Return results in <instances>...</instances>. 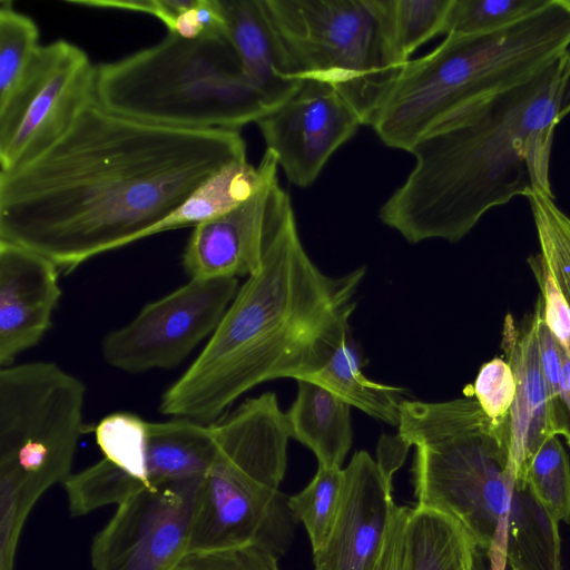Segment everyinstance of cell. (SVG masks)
Returning a JSON list of instances; mask_svg holds the SVG:
<instances>
[{
    "mask_svg": "<svg viewBox=\"0 0 570 570\" xmlns=\"http://www.w3.org/2000/svg\"><path fill=\"white\" fill-rule=\"evenodd\" d=\"M567 2H568V3H569V6H570V0H567Z\"/></svg>",
    "mask_w": 570,
    "mask_h": 570,
    "instance_id": "obj_39",
    "label": "cell"
},
{
    "mask_svg": "<svg viewBox=\"0 0 570 570\" xmlns=\"http://www.w3.org/2000/svg\"><path fill=\"white\" fill-rule=\"evenodd\" d=\"M266 149L277 157L286 178L308 188L331 156L351 139L362 122L331 86L305 80L285 104L257 122Z\"/></svg>",
    "mask_w": 570,
    "mask_h": 570,
    "instance_id": "obj_13",
    "label": "cell"
},
{
    "mask_svg": "<svg viewBox=\"0 0 570 570\" xmlns=\"http://www.w3.org/2000/svg\"><path fill=\"white\" fill-rule=\"evenodd\" d=\"M39 29L10 1L0 3V105L14 91L37 55Z\"/></svg>",
    "mask_w": 570,
    "mask_h": 570,
    "instance_id": "obj_25",
    "label": "cell"
},
{
    "mask_svg": "<svg viewBox=\"0 0 570 570\" xmlns=\"http://www.w3.org/2000/svg\"><path fill=\"white\" fill-rule=\"evenodd\" d=\"M501 348L515 380L509 414L510 458L518 473L524 476L528 462L547 439L559 434L570 439L569 414L549 392L533 315L520 323L510 314L505 316Z\"/></svg>",
    "mask_w": 570,
    "mask_h": 570,
    "instance_id": "obj_15",
    "label": "cell"
},
{
    "mask_svg": "<svg viewBox=\"0 0 570 570\" xmlns=\"http://www.w3.org/2000/svg\"><path fill=\"white\" fill-rule=\"evenodd\" d=\"M471 391L470 394L491 420L498 423L509 420L515 395V380L505 360L494 357L484 363Z\"/></svg>",
    "mask_w": 570,
    "mask_h": 570,
    "instance_id": "obj_29",
    "label": "cell"
},
{
    "mask_svg": "<svg viewBox=\"0 0 570 570\" xmlns=\"http://www.w3.org/2000/svg\"><path fill=\"white\" fill-rule=\"evenodd\" d=\"M59 268L49 258L0 240V366L13 364L51 327L61 297Z\"/></svg>",
    "mask_w": 570,
    "mask_h": 570,
    "instance_id": "obj_16",
    "label": "cell"
},
{
    "mask_svg": "<svg viewBox=\"0 0 570 570\" xmlns=\"http://www.w3.org/2000/svg\"><path fill=\"white\" fill-rule=\"evenodd\" d=\"M365 273L361 266L330 276L314 264L291 197L277 184L261 269L238 288L195 361L164 391L159 411L212 424L253 387L321 370L351 335Z\"/></svg>",
    "mask_w": 570,
    "mask_h": 570,
    "instance_id": "obj_2",
    "label": "cell"
},
{
    "mask_svg": "<svg viewBox=\"0 0 570 570\" xmlns=\"http://www.w3.org/2000/svg\"><path fill=\"white\" fill-rule=\"evenodd\" d=\"M95 101L136 120L189 129H240L271 111L242 75L227 37L167 33L154 46L96 66Z\"/></svg>",
    "mask_w": 570,
    "mask_h": 570,
    "instance_id": "obj_7",
    "label": "cell"
},
{
    "mask_svg": "<svg viewBox=\"0 0 570 570\" xmlns=\"http://www.w3.org/2000/svg\"><path fill=\"white\" fill-rule=\"evenodd\" d=\"M276 155L266 149L258 166L247 159L229 163L203 183L188 198L147 234L196 227L235 209L277 179Z\"/></svg>",
    "mask_w": 570,
    "mask_h": 570,
    "instance_id": "obj_19",
    "label": "cell"
},
{
    "mask_svg": "<svg viewBox=\"0 0 570 570\" xmlns=\"http://www.w3.org/2000/svg\"><path fill=\"white\" fill-rule=\"evenodd\" d=\"M278 557L257 546L188 552L174 570H279Z\"/></svg>",
    "mask_w": 570,
    "mask_h": 570,
    "instance_id": "obj_30",
    "label": "cell"
},
{
    "mask_svg": "<svg viewBox=\"0 0 570 570\" xmlns=\"http://www.w3.org/2000/svg\"><path fill=\"white\" fill-rule=\"evenodd\" d=\"M401 434L416 449V507L459 521L511 570H561L559 523L511 461L509 421L494 422L465 394L420 403Z\"/></svg>",
    "mask_w": 570,
    "mask_h": 570,
    "instance_id": "obj_4",
    "label": "cell"
},
{
    "mask_svg": "<svg viewBox=\"0 0 570 570\" xmlns=\"http://www.w3.org/2000/svg\"><path fill=\"white\" fill-rule=\"evenodd\" d=\"M560 389L561 400L570 416V352H563V366Z\"/></svg>",
    "mask_w": 570,
    "mask_h": 570,
    "instance_id": "obj_36",
    "label": "cell"
},
{
    "mask_svg": "<svg viewBox=\"0 0 570 570\" xmlns=\"http://www.w3.org/2000/svg\"><path fill=\"white\" fill-rule=\"evenodd\" d=\"M168 32L184 39L226 37V22L219 0H194L168 28Z\"/></svg>",
    "mask_w": 570,
    "mask_h": 570,
    "instance_id": "obj_32",
    "label": "cell"
},
{
    "mask_svg": "<svg viewBox=\"0 0 570 570\" xmlns=\"http://www.w3.org/2000/svg\"><path fill=\"white\" fill-rule=\"evenodd\" d=\"M569 48L567 0L492 32L445 36L406 62L371 127L384 145L409 153L439 125L525 81Z\"/></svg>",
    "mask_w": 570,
    "mask_h": 570,
    "instance_id": "obj_5",
    "label": "cell"
},
{
    "mask_svg": "<svg viewBox=\"0 0 570 570\" xmlns=\"http://www.w3.org/2000/svg\"><path fill=\"white\" fill-rule=\"evenodd\" d=\"M297 387L286 412L291 438L307 446L318 464L341 468L353 440L351 406L313 382L297 380Z\"/></svg>",
    "mask_w": 570,
    "mask_h": 570,
    "instance_id": "obj_20",
    "label": "cell"
},
{
    "mask_svg": "<svg viewBox=\"0 0 570 570\" xmlns=\"http://www.w3.org/2000/svg\"><path fill=\"white\" fill-rule=\"evenodd\" d=\"M532 315L539 345L540 363L549 392L556 402L563 405L560 389L563 366V350L547 326L539 301L537 302L535 311Z\"/></svg>",
    "mask_w": 570,
    "mask_h": 570,
    "instance_id": "obj_33",
    "label": "cell"
},
{
    "mask_svg": "<svg viewBox=\"0 0 570 570\" xmlns=\"http://www.w3.org/2000/svg\"><path fill=\"white\" fill-rule=\"evenodd\" d=\"M411 509L396 507L381 551L372 570H405L406 530Z\"/></svg>",
    "mask_w": 570,
    "mask_h": 570,
    "instance_id": "obj_35",
    "label": "cell"
},
{
    "mask_svg": "<svg viewBox=\"0 0 570 570\" xmlns=\"http://www.w3.org/2000/svg\"><path fill=\"white\" fill-rule=\"evenodd\" d=\"M524 478L552 518L570 523V464L557 436L547 439L532 455Z\"/></svg>",
    "mask_w": 570,
    "mask_h": 570,
    "instance_id": "obj_24",
    "label": "cell"
},
{
    "mask_svg": "<svg viewBox=\"0 0 570 570\" xmlns=\"http://www.w3.org/2000/svg\"><path fill=\"white\" fill-rule=\"evenodd\" d=\"M344 470L318 464L312 481L288 498L293 518L305 527L313 553L322 548L335 522L343 491Z\"/></svg>",
    "mask_w": 570,
    "mask_h": 570,
    "instance_id": "obj_23",
    "label": "cell"
},
{
    "mask_svg": "<svg viewBox=\"0 0 570 570\" xmlns=\"http://www.w3.org/2000/svg\"><path fill=\"white\" fill-rule=\"evenodd\" d=\"M453 0H389L394 47L404 62L423 43L445 30Z\"/></svg>",
    "mask_w": 570,
    "mask_h": 570,
    "instance_id": "obj_26",
    "label": "cell"
},
{
    "mask_svg": "<svg viewBox=\"0 0 570 570\" xmlns=\"http://www.w3.org/2000/svg\"><path fill=\"white\" fill-rule=\"evenodd\" d=\"M200 480L161 484L119 503L92 539V569L174 570L188 553Z\"/></svg>",
    "mask_w": 570,
    "mask_h": 570,
    "instance_id": "obj_12",
    "label": "cell"
},
{
    "mask_svg": "<svg viewBox=\"0 0 570 570\" xmlns=\"http://www.w3.org/2000/svg\"><path fill=\"white\" fill-rule=\"evenodd\" d=\"M479 549L465 528L438 511L411 509L405 570H476Z\"/></svg>",
    "mask_w": 570,
    "mask_h": 570,
    "instance_id": "obj_22",
    "label": "cell"
},
{
    "mask_svg": "<svg viewBox=\"0 0 570 570\" xmlns=\"http://www.w3.org/2000/svg\"><path fill=\"white\" fill-rule=\"evenodd\" d=\"M551 0H453L445 36H469L492 32L520 21Z\"/></svg>",
    "mask_w": 570,
    "mask_h": 570,
    "instance_id": "obj_27",
    "label": "cell"
},
{
    "mask_svg": "<svg viewBox=\"0 0 570 570\" xmlns=\"http://www.w3.org/2000/svg\"><path fill=\"white\" fill-rule=\"evenodd\" d=\"M529 265L537 278L541 295L539 302L541 305L543 320L561 345L563 352H570V306L559 289L549 268L544 264L540 254L529 258Z\"/></svg>",
    "mask_w": 570,
    "mask_h": 570,
    "instance_id": "obj_31",
    "label": "cell"
},
{
    "mask_svg": "<svg viewBox=\"0 0 570 570\" xmlns=\"http://www.w3.org/2000/svg\"><path fill=\"white\" fill-rule=\"evenodd\" d=\"M568 114L570 48L423 136L409 151L414 167L379 209L380 220L412 244L456 243L489 209L515 196L553 198V132Z\"/></svg>",
    "mask_w": 570,
    "mask_h": 570,
    "instance_id": "obj_3",
    "label": "cell"
},
{
    "mask_svg": "<svg viewBox=\"0 0 570 570\" xmlns=\"http://www.w3.org/2000/svg\"><path fill=\"white\" fill-rule=\"evenodd\" d=\"M193 1L194 0H68L66 3L147 13L161 20L168 29L175 18L181 11L187 9L193 3Z\"/></svg>",
    "mask_w": 570,
    "mask_h": 570,
    "instance_id": "obj_34",
    "label": "cell"
},
{
    "mask_svg": "<svg viewBox=\"0 0 570 570\" xmlns=\"http://www.w3.org/2000/svg\"><path fill=\"white\" fill-rule=\"evenodd\" d=\"M238 288L237 278H190L106 334L105 362L129 374L177 367L210 337Z\"/></svg>",
    "mask_w": 570,
    "mask_h": 570,
    "instance_id": "obj_11",
    "label": "cell"
},
{
    "mask_svg": "<svg viewBox=\"0 0 570 570\" xmlns=\"http://www.w3.org/2000/svg\"><path fill=\"white\" fill-rule=\"evenodd\" d=\"M95 72L80 47L63 39L41 45L0 105V174L32 161L67 132L95 100Z\"/></svg>",
    "mask_w": 570,
    "mask_h": 570,
    "instance_id": "obj_10",
    "label": "cell"
},
{
    "mask_svg": "<svg viewBox=\"0 0 570 570\" xmlns=\"http://www.w3.org/2000/svg\"><path fill=\"white\" fill-rule=\"evenodd\" d=\"M343 470L340 509L326 541L313 553L315 570H372L396 508L392 474L366 451L355 452Z\"/></svg>",
    "mask_w": 570,
    "mask_h": 570,
    "instance_id": "obj_14",
    "label": "cell"
},
{
    "mask_svg": "<svg viewBox=\"0 0 570 570\" xmlns=\"http://www.w3.org/2000/svg\"><path fill=\"white\" fill-rule=\"evenodd\" d=\"M213 429L214 453L198 488L188 552L257 544L278 557L294 519L279 491L291 438L286 413L266 392Z\"/></svg>",
    "mask_w": 570,
    "mask_h": 570,
    "instance_id": "obj_6",
    "label": "cell"
},
{
    "mask_svg": "<svg viewBox=\"0 0 570 570\" xmlns=\"http://www.w3.org/2000/svg\"><path fill=\"white\" fill-rule=\"evenodd\" d=\"M86 386L58 364L0 370V566L12 569L19 537L40 497L72 474L83 432Z\"/></svg>",
    "mask_w": 570,
    "mask_h": 570,
    "instance_id": "obj_8",
    "label": "cell"
},
{
    "mask_svg": "<svg viewBox=\"0 0 570 570\" xmlns=\"http://www.w3.org/2000/svg\"><path fill=\"white\" fill-rule=\"evenodd\" d=\"M289 73L335 89L371 126L406 62L389 0H262Z\"/></svg>",
    "mask_w": 570,
    "mask_h": 570,
    "instance_id": "obj_9",
    "label": "cell"
},
{
    "mask_svg": "<svg viewBox=\"0 0 570 570\" xmlns=\"http://www.w3.org/2000/svg\"><path fill=\"white\" fill-rule=\"evenodd\" d=\"M277 184L275 179L235 209L194 227L183 253L190 278H237L261 269Z\"/></svg>",
    "mask_w": 570,
    "mask_h": 570,
    "instance_id": "obj_17",
    "label": "cell"
},
{
    "mask_svg": "<svg viewBox=\"0 0 570 570\" xmlns=\"http://www.w3.org/2000/svg\"><path fill=\"white\" fill-rule=\"evenodd\" d=\"M568 444L570 445V439L567 440Z\"/></svg>",
    "mask_w": 570,
    "mask_h": 570,
    "instance_id": "obj_38",
    "label": "cell"
},
{
    "mask_svg": "<svg viewBox=\"0 0 570 570\" xmlns=\"http://www.w3.org/2000/svg\"><path fill=\"white\" fill-rule=\"evenodd\" d=\"M489 561L488 570H511L503 553L487 554Z\"/></svg>",
    "mask_w": 570,
    "mask_h": 570,
    "instance_id": "obj_37",
    "label": "cell"
},
{
    "mask_svg": "<svg viewBox=\"0 0 570 570\" xmlns=\"http://www.w3.org/2000/svg\"><path fill=\"white\" fill-rule=\"evenodd\" d=\"M540 244V256L570 306V218L541 193L528 197Z\"/></svg>",
    "mask_w": 570,
    "mask_h": 570,
    "instance_id": "obj_28",
    "label": "cell"
},
{
    "mask_svg": "<svg viewBox=\"0 0 570 570\" xmlns=\"http://www.w3.org/2000/svg\"><path fill=\"white\" fill-rule=\"evenodd\" d=\"M226 37L242 75L272 110L289 100L304 81L293 78L262 0H219Z\"/></svg>",
    "mask_w": 570,
    "mask_h": 570,
    "instance_id": "obj_18",
    "label": "cell"
},
{
    "mask_svg": "<svg viewBox=\"0 0 570 570\" xmlns=\"http://www.w3.org/2000/svg\"><path fill=\"white\" fill-rule=\"evenodd\" d=\"M246 159L238 129L149 124L94 100L49 149L0 174V240L70 272L147 237L212 174Z\"/></svg>",
    "mask_w": 570,
    "mask_h": 570,
    "instance_id": "obj_1",
    "label": "cell"
},
{
    "mask_svg": "<svg viewBox=\"0 0 570 570\" xmlns=\"http://www.w3.org/2000/svg\"><path fill=\"white\" fill-rule=\"evenodd\" d=\"M362 366L360 347L350 335L321 370L299 380L313 382L350 406L392 426H399L406 390L370 381L364 376Z\"/></svg>",
    "mask_w": 570,
    "mask_h": 570,
    "instance_id": "obj_21",
    "label": "cell"
}]
</instances>
